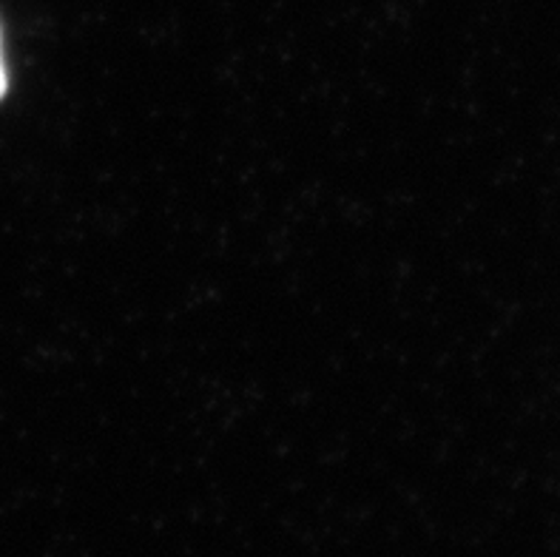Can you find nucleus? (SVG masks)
I'll list each match as a JSON object with an SVG mask.
<instances>
[{
  "label": "nucleus",
  "instance_id": "nucleus-1",
  "mask_svg": "<svg viewBox=\"0 0 560 557\" xmlns=\"http://www.w3.org/2000/svg\"><path fill=\"white\" fill-rule=\"evenodd\" d=\"M7 94V69H3V51H0V97Z\"/></svg>",
  "mask_w": 560,
  "mask_h": 557
}]
</instances>
